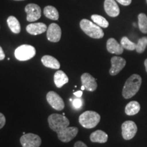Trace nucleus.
Returning a JSON list of instances; mask_svg holds the SVG:
<instances>
[{"instance_id": "obj_3", "label": "nucleus", "mask_w": 147, "mask_h": 147, "mask_svg": "<svg viewBox=\"0 0 147 147\" xmlns=\"http://www.w3.org/2000/svg\"><path fill=\"white\" fill-rule=\"evenodd\" d=\"M79 123L84 128L92 129L97 125L100 121V115L95 111H86L80 115Z\"/></svg>"}, {"instance_id": "obj_13", "label": "nucleus", "mask_w": 147, "mask_h": 147, "mask_svg": "<svg viewBox=\"0 0 147 147\" xmlns=\"http://www.w3.org/2000/svg\"><path fill=\"white\" fill-rule=\"evenodd\" d=\"M82 85L88 91H94L97 87L96 80L89 73H84L81 76Z\"/></svg>"}, {"instance_id": "obj_20", "label": "nucleus", "mask_w": 147, "mask_h": 147, "mask_svg": "<svg viewBox=\"0 0 147 147\" xmlns=\"http://www.w3.org/2000/svg\"><path fill=\"white\" fill-rule=\"evenodd\" d=\"M140 110V105L136 101H131L127 104L125 112L128 116H133L139 113Z\"/></svg>"}, {"instance_id": "obj_19", "label": "nucleus", "mask_w": 147, "mask_h": 147, "mask_svg": "<svg viewBox=\"0 0 147 147\" xmlns=\"http://www.w3.org/2000/svg\"><path fill=\"white\" fill-rule=\"evenodd\" d=\"M108 135L102 130H97L93 132L90 136V140L92 142L105 143L108 140Z\"/></svg>"}, {"instance_id": "obj_17", "label": "nucleus", "mask_w": 147, "mask_h": 147, "mask_svg": "<svg viewBox=\"0 0 147 147\" xmlns=\"http://www.w3.org/2000/svg\"><path fill=\"white\" fill-rule=\"evenodd\" d=\"M41 61L42 64L49 68L59 69L60 68V63L59 61L51 55H45L42 57Z\"/></svg>"}, {"instance_id": "obj_32", "label": "nucleus", "mask_w": 147, "mask_h": 147, "mask_svg": "<svg viewBox=\"0 0 147 147\" xmlns=\"http://www.w3.org/2000/svg\"><path fill=\"white\" fill-rule=\"evenodd\" d=\"M74 94L75 96H76L77 97H81L82 95V91H76L74 93Z\"/></svg>"}, {"instance_id": "obj_27", "label": "nucleus", "mask_w": 147, "mask_h": 147, "mask_svg": "<svg viewBox=\"0 0 147 147\" xmlns=\"http://www.w3.org/2000/svg\"><path fill=\"white\" fill-rule=\"evenodd\" d=\"M82 104H83V102H82V100L80 99V97L74 99V100L72 101L73 107L76 110H78L80 109V108H81L82 106Z\"/></svg>"}, {"instance_id": "obj_12", "label": "nucleus", "mask_w": 147, "mask_h": 147, "mask_svg": "<svg viewBox=\"0 0 147 147\" xmlns=\"http://www.w3.org/2000/svg\"><path fill=\"white\" fill-rule=\"evenodd\" d=\"M126 65V61L121 57H113L111 59V67L109 73L111 76L118 74L124 68Z\"/></svg>"}, {"instance_id": "obj_10", "label": "nucleus", "mask_w": 147, "mask_h": 147, "mask_svg": "<svg viewBox=\"0 0 147 147\" xmlns=\"http://www.w3.org/2000/svg\"><path fill=\"white\" fill-rule=\"evenodd\" d=\"M27 13V21L29 22L36 21L41 17V8L35 3H29L25 8Z\"/></svg>"}, {"instance_id": "obj_33", "label": "nucleus", "mask_w": 147, "mask_h": 147, "mask_svg": "<svg viewBox=\"0 0 147 147\" xmlns=\"http://www.w3.org/2000/svg\"><path fill=\"white\" fill-rule=\"evenodd\" d=\"M144 65H145V68H146V71L147 72V59L144 61Z\"/></svg>"}, {"instance_id": "obj_22", "label": "nucleus", "mask_w": 147, "mask_h": 147, "mask_svg": "<svg viewBox=\"0 0 147 147\" xmlns=\"http://www.w3.org/2000/svg\"><path fill=\"white\" fill-rule=\"evenodd\" d=\"M44 14L47 18L54 21H57L59 17L58 10L52 5H47L45 7L44 9Z\"/></svg>"}, {"instance_id": "obj_5", "label": "nucleus", "mask_w": 147, "mask_h": 147, "mask_svg": "<svg viewBox=\"0 0 147 147\" xmlns=\"http://www.w3.org/2000/svg\"><path fill=\"white\" fill-rule=\"evenodd\" d=\"M36 49L33 46L23 45L18 47L14 51V56L18 61H27L32 59L36 55Z\"/></svg>"}, {"instance_id": "obj_29", "label": "nucleus", "mask_w": 147, "mask_h": 147, "mask_svg": "<svg viewBox=\"0 0 147 147\" xmlns=\"http://www.w3.org/2000/svg\"><path fill=\"white\" fill-rule=\"evenodd\" d=\"M117 2H119L120 4L123 5H129L131 3V0H116Z\"/></svg>"}, {"instance_id": "obj_36", "label": "nucleus", "mask_w": 147, "mask_h": 147, "mask_svg": "<svg viewBox=\"0 0 147 147\" xmlns=\"http://www.w3.org/2000/svg\"><path fill=\"white\" fill-rule=\"evenodd\" d=\"M146 3H147V0H146Z\"/></svg>"}, {"instance_id": "obj_11", "label": "nucleus", "mask_w": 147, "mask_h": 147, "mask_svg": "<svg viewBox=\"0 0 147 147\" xmlns=\"http://www.w3.org/2000/svg\"><path fill=\"white\" fill-rule=\"evenodd\" d=\"M47 39L50 42H58L61 37V29L56 23H51L47 30Z\"/></svg>"}, {"instance_id": "obj_15", "label": "nucleus", "mask_w": 147, "mask_h": 147, "mask_svg": "<svg viewBox=\"0 0 147 147\" xmlns=\"http://www.w3.org/2000/svg\"><path fill=\"white\" fill-rule=\"evenodd\" d=\"M47 26L43 23H31L28 25L26 27V31L31 35H36L42 34L47 30Z\"/></svg>"}, {"instance_id": "obj_9", "label": "nucleus", "mask_w": 147, "mask_h": 147, "mask_svg": "<svg viewBox=\"0 0 147 147\" xmlns=\"http://www.w3.org/2000/svg\"><path fill=\"white\" fill-rule=\"evenodd\" d=\"M78 129L76 127H67L57 132V137L63 142H69L76 136Z\"/></svg>"}, {"instance_id": "obj_34", "label": "nucleus", "mask_w": 147, "mask_h": 147, "mask_svg": "<svg viewBox=\"0 0 147 147\" xmlns=\"http://www.w3.org/2000/svg\"><path fill=\"white\" fill-rule=\"evenodd\" d=\"M84 89H85V88H84V87L83 85H82V87H81V90H82V91H83V90H84Z\"/></svg>"}, {"instance_id": "obj_16", "label": "nucleus", "mask_w": 147, "mask_h": 147, "mask_svg": "<svg viewBox=\"0 0 147 147\" xmlns=\"http://www.w3.org/2000/svg\"><path fill=\"white\" fill-rule=\"evenodd\" d=\"M106 48L109 53L112 54L121 55L123 53V47L121 46V44L118 43V42L115 38H110L108 40L106 43Z\"/></svg>"}, {"instance_id": "obj_6", "label": "nucleus", "mask_w": 147, "mask_h": 147, "mask_svg": "<svg viewBox=\"0 0 147 147\" xmlns=\"http://www.w3.org/2000/svg\"><path fill=\"white\" fill-rule=\"evenodd\" d=\"M23 147H39L41 145L42 140L39 136L34 134H25L20 139Z\"/></svg>"}, {"instance_id": "obj_24", "label": "nucleus", "mask_w": 147, "mask_h": 147, "mask_svg": "<svg viewBox=\"0 0 147 147\" xmlns=\"http://www.w3.org/2000/svg\"><path fill=\"white\" fill-rule=\"evenodd\" d=\"M138 26L143 34H147V16L144 13L140 14L138 16Z\"/></svg>"}, {"instance_id": "obj_30", "label": "nucleus", "mask_w": 147, "mask_h": 147, "mask_svg": "<svg viewBox=\"0 0 147 147\" xmlns=\"http://www.w3.org/2000/svg\"><path fill=\"white\" fill-rule=\"evenodd\" d=\"M74 147H88V146L84 144V142H81V141H78V142L75 143Z\"/></svg>"}, {"instance_id": "obj_26", "label": "nucleus", "mask_w": 147, "mask_h": 147, "mask_svg": "<svg viewBox=\"0 0 147 147\" xmlns=\"http://www.w3.org/2000/svg\"><path fill=\"white\" fill-rule=\"evenodd\" d=\"M147 47V37H142L138 40L136 44V51L138 53H142Z\"/></svg>"}, {"instance_id": "obj_18", "label": "nucleus", "mask_w": 147, "mask_h": 147, "mask_svg": "<svg viewBox=\"0 0 147 147\" xmlns=\"http://www.w3.org/2000/svg\"><path fill=\"white\" fill-rule=\"evenodd\" d=\"M69 81L68 77L61 70H58L54 74V82L57 88L62 87Z\"/></svg>"}, {"instance_id": "obj_8", "label": "nucleus", "mask_w": 147, "mask_h": 147, "mask_svg": "<svg viewBox=\"0 0 147 147\" xmlns=\"http://www.w3.org/2000/svg\"><path fill=\"white\" fill-rule=\"evenodd\" d=\"M47 102L55 110L61 111L65 107L63 99L55 91H49L47 95Z\"/></svg>"}, {"instance_id": "obj_2", "label": "nucleus", "mask_w": 147, "mask_h": 147, "mask_svg": "<svg viewBox=\"0 0 147 147\" xmlns=\"http://www.w3.org/2000/svg\"><path fill=\"white\" fill-rule=\"evenodd\" d=\"M80 27L85 34L94 39H100L104 36V33L100 26L85 18L80 22Z\"/></svg>"}, {"instance_id": "obj_14", "label": "nucleus", "mask_w": 147, "mask_h": 147, "mask_svg": "<svg viewBox=\"0 0 147 147\" xmlns=\"http://www.w3.org/2000/svg\"><path fill=\"white\" fill-rule=\"evenodd\" d=\"M104 10L106 14L111 17L118 16L120 14V9L116 2V0H105Z\"/></svg>"}, {"instance_id": "obj_35", "label": "nucleus", "mask_w": 147, "mask_h": 147, "mask_svg": "<svg viewBox=\"0 0 147 147\" xmlns=\"http://www.w3.org/2000/svg\"><path fill=\"white\" fill-rule=\"evenodd\" d=\"M14 1H23V0H14Z\"/></svg>"}, {"instance_id": "obj_21", "label": "nucleus", "mask_w": 147, "mask_h": 147, "mask_svg": "<svg viewBox=\"0 0 147 147\" xmlns=\"http://www.w3.org/2000/svg\"><path fill=\"white\" fill-rule=\"evenodd\" d=\"M7 23L9 28L12 31L14 34H19L21 32V25H20L19 21L15 16H10L7 19Z\"/></svg>"}, {"instance_id": "obj_25", "label": "nucleus", "mask_w": 147, "mask_h": 147, "mask_svg": "<svg viewBox=\"0 0 147 147\" xmlns=\"http://www.w3.org/2000/svg\"><path fill=\"white\" fill-rule=\"evenodd\" d=\"M121 45L123 47V49L128 51H134L136 48V44L132 42L127 37H123L121 40Z\"/></svg>"}, {"instance_id": "obj_28", "label": "nucleus", "mask_w": 147, "mask_h": 147, "mask_svg": "<svg viewBox=\"0 0 147 147\" xmlns=\"http://www.w3.org/2000/svg\"><path fill=\"white\" fill-rule=\"evenodd\" d=\"M5 124V116L2 113H0V129L3 128V127Z\"/></svg>"}, {"instance_id": "obj_4", "label": "nucleus", "mask_w": 147, "mask_h": 147, "mask_svg": "<svg viewBox=\"0 0 147 147\" xmlns=\"http://www.w3.org/2000/svg\"><path fill=\"white\" fill-rule=\"evenodd\" d=\"M49 127L55 132H59L69 127V121L65 115L59 114H52L48 118Z\"/></svg>"}, {"instance_id": "obj_31", "label": "nucleus", "mask_w": 147, "mask_h": 147, "mask_svg": "<svg viewBox=\"0 0 147 147\" xmlns=\"http://www.w3.org/2000/svg\"><path fill=\"white\" fill-rule=\"evenodd\" d=\"M5 58V53L3 52L2 48L0 47V61L3 60Z\"/></svg>"}, {"instance_id": "obj_23", "label": "nucleus", "mask_w": 147, "mask_h": 147, "mask_svg": "<svg viewBox=\"0 0 147 147\" xmlns=\"http://www.w3.org/2000/svg\"><path fill=\"white\" fill-rule=\"evenodd\" d=\"M91 19L96 25L103 28H107L109 26V23L107 20L103 16L98 15V14H93L91 16Z\"/></svg>"}, {"instance_id": "obj_7", "label": "nucleus", "mask_w": 147, "mask_h": 147, "mask_svg": "<svg viewBox=\"0 0 147 147\" xmlns=\"http://www.w3.org/2000/svg\"><path fill=\"white\" fill-rule=\"evenodd\" d=\"M121 129H122L123 138L126 140H129L135 136L138 128L136 124L134 121H127L122 124Z\"/></svg>"}, {"instance_id": "obj_1", "label": "nucleus", "mask_w": 147, "mask_h": 147, "mask_svg": "<svg viewBox=\"0 0 147 147\" xmlns=\"http://www.w3.org/2000/svg\"><path fill=\"white\" fill-rule=\"evenodd\" d=\"M142 78L138 74H133L129 78L125 83L122 94L124 98L129 99L134 96L140 88Z\"/></svg>"}]
</instances>
